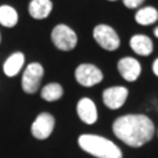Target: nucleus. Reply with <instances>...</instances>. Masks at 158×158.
Returning a JSON list of instances; mask_svg holds the SVG:
<instances>
[{"label":"nucleus","instance_id":"nucleus-10","mask_svg":"<svg viewBox=\"0 0 158 158\" xmlns=\"http://www.w3.org/2000/svg\"><path fill=\"white\" fill-rule=\"evenodd\" d=\"M77 115L82 122L87 124H94L97 121V110H96L95 103L88 97L81 98L77 103Z\"/></svg>","mask_w":158,"mask_h":158},{"label":"nucleus","instance_id":"nucleus-7","mask_svg":"<svg viewBox=\"0 0 158 158\" xmlns=\"http://www.w3.org/2000/svg\"><path fill=\"white\" fill-rule=\"evenodd\" d=\"M55 118L48 113H41L32 124V135L38 139H46L53 132Z\"/></svg>","mask_w":158,"mask_h":158},{"label":"nucleus","instance_id":"nucleus-8","mask_svg":"<svg viewBox=\"0 0 158 158\" xmlns=\"http://www.w3.org/2000/svg\"><path fill=\"white\" fill-rule=\"evenodd\" d=\"M128 89L124 87H111L103 91V102L109 109H118L127 101Z\"/></svg>","mask_w":158,"mask_h":158},{"label":"nucleus","instance_id":"nucleus-5","mask_svg":"<svg viewBox=\"0 0 158 158\" xmlns=\"http://www.w3.org/2000/svg\"><path fill=\"white\" fill-rule=\"evenodd\" d=\"M93 34L96 42L107 51H115L119 47L118 35L115 29L108 25H97Z\"/></svg>","mask_w":158,"mask_h":158},{"label":"nucleus","instance_id":"nucleus-14","mask_svg":"<svg viewBox=\"0 0 158 158\" xmlns=\"http://www.w3.org/2000/svg\"><path fill=\"white\" fill-rule=\"evenodd\" d=\"M18 12L12 6H0V23L5 27H14L18 23Z\"/></svg>","mask_w":158,"mask_h":158},{"label":"nucleus","instance_id":"nucleus-9","mask_svg":"<svg viewBox=\"0 0 158 158\" xmlns=\"http://www.w3.org/2000/svg\"><path fill=\"white\" fill-rule=\"evenodd\" d=\"M118 72L123 79L132 82L136 81L141 75V64L134 57H124L119 60Z\"/></svg>","mask_w":158,"mask_h":158},{"label":"nucleus","instance_id":"nucleus-16","mask_svg":"<svg viewBox=\"0 0 158 158\" xmlns=\"http://www.w3.org/2000/svg\"><path fill=\"white\" fill-rule=\"evenodd\" d=\"M63 95L62 87L59 83H49L45 85L41 90V97L48 102L57 101L59 98H61Z\"/></svg>","mask_w":158,"mask_h":158},{"label":"nucleus","instance_id":"nucleus-12","mask_svg":"<svg viewBox=\"0 0 158 158\" xmlns=\"http://www.w3.org/2000/svg\"><path fill=\"white\" fill-rule=\"evenodd\" d=\"M130 47L138 55H144V56L150 55L153 49L152 41L150 40V38H148L147 35H141V34L131 38Z\"/></svg>","mask_w":158,"mask_h":158},{"label":"nucleus","instance_id":"nucleus-2","mask_svg":"<svg viewBox=\"0 0 158 158\" xmlns=\"http://www.w3.org/2000/svg\"><path fill=\"white\" fill-rule=\"evenodd\" d=\"M79 145L85 152L97 158H122L119 148L104 137L97 135H81L79 137Z\"/></svg>","mask_w":158,"mask_h":158},{"label":"nucleus","instance_id":"nucleus-3","mask_svg":"<svg viewBox=\"0 0 158 158\" xmlns=\"http://www.w3.org/2000/svg\"><path fill=\"white\" fill-rule=\"evenodd\" d=\"M52 40L56 48L61 51H72L77 44V36L67 25H57L52 32Z\"/></svg>","mask_w":158,"mask_h":158},{"label":"nucleus","instance_id":"nucleus-19","mask_svg":"<svg viewBox=\"0 0 158 158\" xmlns=\"http://www.w3.org/2000/svg\"><path fill=\"white\" fill-rule=\"evenodd\" d=\"M155 35H156V36L158 38V27L156 29H155Z\"/></svg>","mask_w":158,"mask_h":158},{"label":"nucleus","instance_id":"nucleus-6","mask_svg":"<svg viewBox=\"0 0 158 158\" xmlns=\"http://www.w3.org/2000/svg\"><path fill=\"white\" fill-rule=\"evenodd\" d=\"M75 77L80 85H85V87H93L101 82L103 79V74L94 64L82 63L76 68Z\"/></svg>","mask_w":158,"mask_h":158},{"label":"nucleus","instance_id":"nucleus-17","mask_svg":"<svg viewBox=\"0 0 158 158\" xmlns=\"http://www.w3.org/2000/svg\"><path fill=\"white\" fill-rule=\"evenodd\" d=\"M144 0H123L124 5L129 8H135L137 6H139Z\"/></svg>","mask_w":158,"mask_h":158},{"label":"nucleus","instance_id":"nucleus-1","mask_svg":"<svg viewBox=\"0 0 158 158\" xmlns=\"http://www.w3.org/2000/svg\"><path fill=\"white\" fill-rule=\"evenodd\" d=\"M113 131L127 145L138 148L151 141L155 134V125L145 115H125L114 122Z\"/></svg>","mask_w":158,"mask_h":158},{"label":"nucleus","instance_id":"nucleus-11","mask_svg":"<svg viewBox=\"0 0 158 158\" xmlns=\"http://www.w3.org/2000/svg\"><path fill=\"white\" fill-rule=\"evenodd\" d=\"M53 4L51 0H32L29 2L28 12L34 19H45L52 12Z\"/></svg>","mask_w":158,"mask_h":158},{"label":"nucleus","instance_id":"nucleus-20","mask_svg":"<svg viewBox=\"0 0 158 158\" xmlns=\"http://www.w3.org/2000/svg\"><path fill=\"white\" fill-rule=\"evenodd\" d=\"M0 40H1V36H0Z\"/></svg>","mask_w":158,"mask_h":158},{"label":"nucleus","instance_id":"nucleus-18","mask_svg":"<svg viewBox=\"0 0 158 158\" xmlns=\"http://www.w3.org/2000/svg\"><path fill=\"white\" fill-rule=\"evenodd\" d=\"M152 69H153V73L156 74L158 76V59L153 62V66H152Z\"/></svg>","mask_w":158,"mask_h":158},{"label":"nucleus","instance_id":"nucleus-4","mask_svg":"<svg viewBox=\"0 0 158 158\" xmlns=\"http://www.w3.org/2000/svg\"><path fill=\"white\" fill-rule=\"evenodd\" d=\"M44 76V68L38 62L29 63L26 67L21 80V85L25 93L34 94L39 89L40 82Z\"/></svg>","mask_w":158,"mask_h":158},{"label":"nucleus","instance_id":"nucleus-13","mask_svg":"<svg viewBox=\"0 0 158 158\" xmlns=\"http://www.w3.org/2000/svg\"><path fill=\"white\" fill-rule=\"evenodd\" d=\"M23 62H25V55L23 53L20 52L13 53L4 63V73L10 77L15 76L23 68Z\"/></svg>","mask_w":158,"mask_h":158},{"label":"nucleus","instance_id":"nucleus-15","mask_svg":"<svg viewBox=\"0 0 158 158\" xmlns=\"http://www.w3.org/2000/svg\"><path fill=\"white\" fill-rule=\"evenodd\" d=\"M158 19V12L153 7H144L136 13V21L141 25H151Z\"/></svg>","mask_w":158,"mask_h":158}]
</instances>
